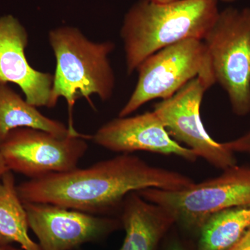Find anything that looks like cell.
I'll return each mask as SVG.
<instances>
[{"mask_svg":"<svg viewBox=\"0 0 250 250\" xmlns=\"http://www.w3.org/2000/svg\"><path fill=\"white\" fill-rule=\"evenodd\" d=\"M195 182L177 171L156 167L123 154L85 168L31 179L17 185L23 203H47L104 215L122 206L132 192L149 188L182 190Z\"/></svg>","mask_w":250,"mask_h":250,"instance_id":"cell-1","label":"cell"},{"mask_svg":"<svg viewBox=\"0 0 250 250\" xmlns=\"http://www.w3.org/2000/svg\"><path fill=\"white\" fill-rule=\"evenodd\" d=\"M218 0H177L158 4L139 0L125 15L121 36L126 73L149 56L187 39L203 40L218 17Z\"/></svg>","mask_w":250,"mask_h":250,"instance_id":"cell-2","label":"cell"},{"mask_svg":"<svg viewBox=\"0 0 250 250\" xmlns=\"http://www.w3.org/2000/svg\"><path fill=\"white\" fill-rule=\"evenodd\" d=\"M49 43L57 66L51 95V108L64 98L69 112V129L76 131L72 121L74 106L84 98L94 108L91 96L103 102L112 98L116 77L108 56L114 50L112 41L93 42L76 27H60L49 32Z\"/></svg>","mask_w":250,"mask_h":250,"instance_id":"cell-3","label":"cell"},{"mask_svg":"<svg viewBox=\"0 0 250 250\" xmlns=\"http://www.w3.org/2000/svg\"><path fill=\"white\" fill-rule=\"evenodd\" d=\"M214 77L233 113H250V7L220 11L203 39Z\"/></svg>","mask_w":250,"mask_h":250,"instance_id":"cell-4","label":"cell"},{"mask_svg":"<svg viewBox=\"0 0 250 250\" xmlns=\"http://www.w3.org/2000/svg\"><path fill=\"white\" fill-rule=\"evenodd\" d=\"M137 192L165 208L185 231L198 235L210 215L233 207H250V167L233 166L218 177L182 190L149 188Z\"/></svg>","mask_w":250,"mask_h":250,"instance_id":"cell-5","label":"cell"},{"mask_svg":"<svg viewBox=\"0 0 250 250\" xmlns=\"http://www.w3.org/2000/svg\"><path fill=\"white\" fill-rule=\"evenodd\" d=\"M138 81L118 117L129 116L145 104L171 98L197 77H214L203 41L187 39L160 49L136 69Z\"/></svg>","mask_w":250,"mask_h":250,"instance_id":"cell-6","label":"cell"},{"mask_svg":"<svg viewBox=\"0 0 250 250\" xmlns=\"http://www.w3.org/2000/svg\"><path fill=\"white\" fill-rule=\"evenodd\" d=\"M87 139H91V136L59 137L41 129L18 128L0 143V152L11 172L29 179L39 178L78 167L88 150Z\"/></svg>","mask_w":250,"mask_h":250,"instance_id":"cell-7","label":"cell"},{"mask_svg":"<svg viewBox=\"0 0 250 250\" xmlns=\"http://www.w3.org/2000/svg\"><path fill=\"white\" fill-rule=\"evenodd\" d=\"M213 84L208 79L197 77L173 96L156 103L153 111L172 139L184 143L210 165L224 170L236 166L235 153L225 143L216 142L210 137L200 115L204 95Z\"/></svg>","mask_w":250,"mask_h":250,"instance_id":"cell-8","label":"cell"},{"mask_svg":"<svg viewBox=\"0 0 250 250\" xmlns=\"http://www.w3.org/2000/svg\"><path fill=\"white\" fill-rule=\"evenodd\" d=\"M41 250H75L101 241L122 228L121 220L47 203H24Z\"/></svg>","mask_w":250,"mask_h":250,"instance_id":"cell-9","label":"cell"},{"mask_svg":"<svg viewBox=\"0 0 250 250\" xmlns=\"http://www.w3.org/2000/svg\"><path fill=\"white\" fill-rule=\"evenodd\" d=\"M94 143L111 152L130 154L148 152L174 155L195 162L193 151L172 139L155 112L118 117L99 128L91 136Z\"/></svg>","mask_w":250,"mask_h":250,"instance_id":"cell-10","label":"cell"},{"mask_svg":"<svg viewBox=\"0 0 250 250\" xmlns=\"http://www.w3.org/2000/svg\"><path fill=\"white\" fill-rule=\"evenodd\" d=\"M28 43L27 31L17 18L0 17V82L17 84L33 106L51 108L54 75L30 65L25 55Z\"/></svg>","mask_w":250,"mask_h":250,"instance_id":"cell-11","label":"cell"},{"mask_svg":"<svg viewBox=\"0 0 250 250\" xmlns=\"http://www.w3.org/2000/svg\"><path fill=\"white\" fill-rule=\"evenodd\" d=\"M124 241L118 250H157L175 225L170 213L143 198L137 192L127 195L121 206Z\"/></svg>","mask_w":250,"mask_h":250,"instance_id":"cell-12","label":"cell"},{"mask_svg":"<svg viewBox=\"0 0 250 250\" xmlns=\"http://www.w3.org/2000/svg\"><path fill=\"white\" fill-rule=\"evenodd\" d=\"M23 127L42 130L59 137L81 134L72 131L62 122L44 116L37 107L10 88L7 83L0 82V143L10 131Z\"/></svg>","mask_w":250,"mask_h":250,"instance_id":"cell-13","label":"cell"},{"mask_svg":"<svg viewBox=\"0 0 250 250\" xmlns=\"http://www.w3.org/2000/svg\"><path fill=\"white\" fill-rule=\"evenodd\" d=\"M29 229L14 173L8 171L0 179V244L18 243L23 250H41L39 243L29 236Z\"/></svg>","mask_w":250,"mask_h":250,"instance_id":"cell-14","label":"cell"},{"mask_svg":"<svg viewBox=\"0 0 250 250\" xmlns=\"http://www.w3.org/2000/svg\"><path fill=\"white\" fill-rule=\"evenodd\" d=\"M250 229V207L217 212L199 231L197 250H228Z\"/></svg>","mask_w":250,"mask_h":250,"instance_id":"cell-15","label":"cell"},{"mask_svg":"<svg viewBox=\"0 0 250 250\" xmlns=\"http://www.w3.org/2000/svg\"><path fill=\"white\" fill-rule=\"evenodd\" d=\"M225 144L233 152L246 153L250 154V131L241 137L225 143Z\"/></svg>","mask_w":250,"mask_h":250,"instance_id":"cell-16","label":"cell"},{"mask_svg":"<svg viewBox=\"0 0 250 250\" xmlns=\"http://www.w3.org/2000/svg\"><path fill=\"white\" fill-rule=\"evenodd\" d=\"M164 250H191L187 243L181 240L179 237L175 236L170 238L167 242Z\"/></svg>","mask_w":250,"mask_h":250,"instance_id":"cell-17","label":"cell"},{"mask_svg":"<svg viewBox=\"0 0 250 250\" xmlns=\"http://www.w3.org/2000/svg\"><path fill=\"white\" fill-rule=\"evenodd\" d=\"M228 250H250V229L239 241Z\"/></svg>","mask_w":250,"mask_h":250,"instance_id":"cell-18","label":"cell"},{"mask_svg":"<svg viewBox=\"0 0 250 250\" xmlns=\"http://www.w3.org/2000/svg\"><path fill=\"white\" fill-rule=\"evenodd\" d=\"M8 171H10L9 169L8 168L7 166H6V163H5L4 158H3L1 152H0V179H1Z\"/></svg>","mask_w":250,"mask_h":250,"instance_id":"cell-19","label":"cell"},{"mask_svg":"<svg viewBox=\"0 0 250 250\" xmlns=\"http://www.w3.org/2000/svg\"><path fill=\"white\" fill-rule=\"evenodd\" d=\"M0 250H23L22 248H16L12 245H1L0 244Z\"/></svg>","mask_w":250,"mask_h":250,"instance_id":"cell-20","label":"cell"},{"mask_svg":"<svg viewBox=\"0 0 250 250\" xmlns=\"http://www.w3.org/2000/svg\"><path fill=\"white\" fill-rule=\"evenodd\" d=\"M151 1L158 3V4H167V3L173 2L177 0H151Z\"/></svg>","mask_w":250,"mask_h":250,"instance_id":"cell-21","label":"cell"},{"mask_svg":"<svg viewBox=\"0 0 250 250\" xmlns=\"http://www.w3.org/2000/svg\"><path fill=\"white\" fill-rule=\"evenodd\" d=\"M220 1H224V2L226 3H232L235 2V1H238V0H220Z\"/></svg>","mask_w":250,"mask_h":250,"instance_id":"cell-22","label":"cell"}]
</instances>
